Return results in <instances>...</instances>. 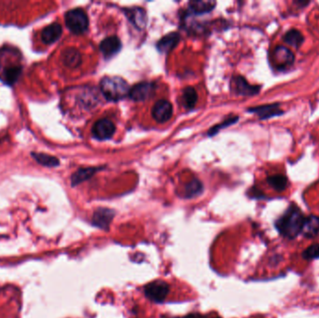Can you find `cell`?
<instances>
[{"mask_svg": "<svg viewBox=\"0 0 319 318\" xmlns=\"http://www.w3.org/2000/svg\"><path fill=\"white\" fill-rule=\"evenodd\" d=\"M304 219L302 210L292 204L275 221V228L281 235L287 239H295L302 232Z\"/></svg>", "mask_w": 319, "mask_h": 318, "instance_id": "obj_1", "label": "cell"}, {"mask_svg": "<svg viewBox=\"0 0 319 318\" xmlns=\"http://www.w3.org/2000/svg\"><path fill=\"white\" fill-rule=\"evenodd\" d=\"M101 92L110 101H119L129 95L130 87L122 77H105L100 83Z\"/></svg>", "mask_w": 319, "mask_h": 318, "instance_id": "obj_2", "label": "cell"}, {"mask_svg": "<svg viewBox=\"0 0 319 318\" xmlns=\"http://www.w3.org/2000/svg\"><path fill=\"white\" fill-rule=\"evenodd\" d=\"M65 21L66 26L72 33L83 34L88 29V16L82 9H74L67 11Z\"/></svg>", "mask_w": 319, "mask_h": 318, "instance_id": "obj_3", "label": "cell"}, {"mask_svg": "<svg viewBox=\"0 0 319 318\" xmlns=\"http://www.w3.org/2000/svg\"><path fill=\"white\" fill-rule=\"evenodd\" d=\"M168 293L169 285L163 280H156L145 286V294L152 302H164Z\"/></svg>", "mask_w": 319, "mask_h": 318, "instance_id": "obj_4", "label": "cell"}, {"mask_svg": "<svg viewBox=\"0 0 319 318\" xmlns=\"http://www.w3.org/2000/svg\"><path fill=\"white\" fill-rule=\"evenodd\" d=\"M274 61H275V66L278 69L282 70L293 65L295 61V55L286 46L279 45L275 47V50H274Z\"/></svg>", "mask_w": 319, "mask_h": 318, "instance_id": "obj_5", "label": "cell"}, {"mask_svg": "<svg viewBox=\"0 0 319 318\" xmlns=\"http://www.w3.org/2000/svg\"><path fill=\"white\" fill-rule=\"evenodd\" d=\"M116 131L115 124L108 119L96 121L93 126L92 132L97 140H107L113 137Z\"/></svg>", "mask_w": 319, "mask_h": 318, "instance_id": "obj_6", "label": "cell"}, {"mask_svg": "<svg viewBox=\"0 0 319 318\" xmlns=\"http://www.w3.org/2000/svg\"><path fill=\"white\" fill-rule=\"evenodd\" d=\"M154 83H140L130 89L129 96L135 101H145L151 97L155 93Z\"/></svg>", "mask_w": 319, "mask_h": 318, "instance_id": "obj_7", "label": "cell"}, {"mask_svg": "<svg viewBox=\"0 0 319 318\" xmlns=\"http://www.w3.org/2000/svg\"><path fill=\"white\" fill-rule=\"evenodd\" d=\"M173 116V107L167 100H159L152 108V117L155 121L164 123L169 121Z\"/></svg>", "mask_w": 319, "mask_h": 318, "instance_id": "obj_8", "label": "cell"}, {"mask_svg": "<svg viewBox=\"0 0 319 318\" xmlns=\"http://www.w3.org/2000/svg\"><path fill=\"white\" fill-rule=\"evenodd\" d=\"M232 86L234 92L243 96H253L259 93L260 86L251 85L245 77L237 76L232 78Z\"/></svg>", "mask_w": 319, "mask_h": 318, "instance_id": "obj_9", "label": "cell"}, {"mask_svg": "<svg viewBox=\"0 0 319 318\" xmlns=\"http://www.w3.org/2000/svg\"><path fill=\"white\" fill-rule=\"evenodd\" d=\"M249 112L255 113L259 116L260 120H268L274 117H278V116L283 115L285 112L283 110H280V104L278 103H274V104H263V105H259L256 108H251L248 110Z\"/></svg>", "mask_w": 319, "mask_h": 318, "instance_id": "obj_10", "label": "cell"}, {"mask_svg": "<svg viewBox=\"0 0 319 318\" xmlns=\"http://www.w3.org/2000/svg\"><path fill=\"white\" fill-rule=\"evenodd\" d=\"M114 216H115V212L111 209H97L94 212V217H93V223L94 226L98 227L100 229L108 230Z\"/></svg>", "mask_w": 319, "mask_h": 318, "instance_id": "obj_11", "label": "cell"}, {"mask_svg": "<svg viewBox=\"0 0 319 318\" xmlns=\"http://www.w3.org/2000/svg\"><path fill=\"white\" fill-rule=\"evenodd\" d=\"M124 12L126 14L127 18L130 20V22L132 24L138 28V29H144L147 25L148 22V18L146 11L143 9L139 8V7H135V8H130L124 10Z\"/></svg>", "mask_w": 319, "mask_h": 318, "instance_id": "obj_12", "label": "cell"}, {"mask_svg": "<svg viewBox=\"0 0 319 318\" xmlns=\"http://www.w3.org/2000/svg\"><path fill=\"white\" fill-rule=\"evenodd\" d=\"M121 48V40L117 37H109L105 38L101 43H100V50L104 55L105 58L112 57L113 55L118 54Z\"/></svg>", "mask_w": 319, "mask_h": 318, "instance_id": "obj_13", "label": "cell"}, {"mask_svg": "<svg viewBox=\"0 0 319 318\" xmlns=\"http://www.w3.org/2000/svg\"><path fill=\"white\" fill-rule=\"evenodd\" d=\"M62 32H63V30H62L60 23L54 22L43 29V31L41 33V39L45 44H52V43H55V41H57L58 39H60Z\"/></svg>", "mask_w": 319, "mask_h": 318, "instance_id": "obj_14", "label": "cell"}, {"mask_svg": "<svg viewBox=\"0 0 319 318\" xmlns=\"http://www.w3.org/2000/svg\"><path fill=\"white\" fill-rule=\"evenodd\" d=\"M302 233L306 238H313L319 233V218L314 215L306 217L303 221Z\"/></svg>", "mask_w": 319, "mask_h": 318, "instance_id": "obj_15", "label": "cell"}, {"mask_svg": "<svg viewBox=\"0 0 319 318\" xmlns=\"http://www.w3.org/2000/svg\"><path fill=\"white\" fill-rule=\"evenodd\" d=\"M180 40V36L177 33H170L165 36L157 43V48L161 52H168L174 49Z\"/></svg>", "mask_w": 319, "mask_h": 318, "instance_id": "obj_16", "label": "cell"}, {"mask_svg": "<svg viewBox=\"0 0 319 318\" xmlns=\"http://www.w3.org/2000/svg\"><path fill=\"white\" fill-rule=\"evenodd\" d=\"M283 40L286 44L294 47L296 49H299L304 42V37L300 30L292 28L284 35Z\"/></svg>", "mask_w": 319, "mask_h": 318, "instance_id": "obj_17", "label": "cell"}, {"mask_svg": "<svg viewBox=\"0 0 319 318\" xmlns=\"http://www.w3.org/2000/svg\"><path fill=\"white\" fill-rule=\"evenodd\" d=\"M62 59L64 64L68 67H77L82 63V56L77 49H67L63 52Z\"/></svg>", "mask_w": 319, "mask_h": 318, "instance_id": "obj_18", "label": "cell"}, {"mask_svg": "<svg viewBox=\"0 0 319 318\" xmlns=\"http://www.w3.org/2000/svg\"><path fill=\"white\" fill-rule=\"evenodd\" d=\"M98 170V168H94V167H87V168H81L73 174L71 176L72 186H76L77 184H81L82 182L88 180L89 178H91L94 176L95 172Z\"/></svg>", "mask_w": 319, "mask_h": 318, "instance_id": "obj_19", "label": "cell"}, {"mask_svg": "<svg viewBox=\"0 0 319 318\" xmlns=\"http://www.w3.org/2000/svg\"><path fill=\"white\" fill-rule=\"evenodd\" d=\"M216 2L214 1H192L190 2L191 11L196 14H202L209 12L214 9Z\"/></svg>", "mask_w": 319, "mask_h": 318, "instance_id": "obj_20", "label": "cell"}, {"mask_svg": "<svg viewBox=\"0 0 319 318\" xmlns=\"http://www.w3.org/2000/svg\"><path fill=\"white\" fill-rule=\"evenodd\" d=\"M182 104L186 109H193L197 103V93L193 87H186L182 93Z\"/></svg>", "mask_w": 319, "mask_h": 318, "instance_id": "obj_21", "label": "cell"}, {"mask_svg": "<svg viewBox=\"0 0 319 318\" xmlns=\"http://www.w3.org/2000/svg\"><path fill=\"white\" fill-rule=\"evenodd\" d=\"M267 182L270 186L275 189L276 192H283L285 191L288 184V180L286 176L283 175H275L271 176L267 178Z\"/></svg>", "mask_w": 319, "mask_h": 318, "instance_id": "obj_22", "label": "cell"}, {"mask_svg": "<svg viewBox=\"0 0 319 318\" xmlns=\"http://www.w3.org/2000/svg\"><path fill=\"white\" fill-rule=\"evenodd\" d=\"M32 157L39 163V165H44L47 167H55V166H58L60 164L59 160L55 158L54 156H50L48 154L33 152Z\"/></svg>", "mask_w": 319, "mask_h": 318, "instance_id": "obj_23", "label": "cell"}, {"mask_svg": "<svg viewBox=\"0 0 319 318\" xmlns=\"http://www.w3.org/2000/svg\"><path fill=\"white\" fill-rule=\"evenodd\" d=\"M22 73V68L20 66H11L6 68L4 71V77L6 82L10 84L15 83Z\"/></svg>", "mask_w": 319, "mask_h": 318, "instance_id": "obj_24", "label": "cell"}, {"mask_svg": "<svg viewBox=\"0 0 319 318\" xmlns=\"http://www.w3.org/2000/svg\"><path fill=\"white\" fill-rule=\"evenodd\" d=\"M202 190H203V186L201 182L197 179H194L193 181L190 182V184H188L187 187L185 188L186 197L192 198L193 196H196L202 192Z\"/></svg>", "mask_w": 319, "mask_h": 318, "instance_id": "obj_25", "label": "cell"}, {"mask_svg": "<svg viewBox=\"0 0 319 318\" xmlns=\"http://www.w3.org/2000/svg\"><path fill=\"white\" fill-rule=\"evenodd\" d=\"M303 258L306 260L319 258V244H314L307 247L303 252Z\"/></svg>", "mask_w": 319, "mask_h": 318, "instance_id": "obj_26", "label": "cell"}, {"mask_svg": "<svg viewBox=\"0 0 319 318\" xmlns=\"http://www.w3.org/2000/svg\"><path fill=\"white\" fill-rule=\"evenodd\" d=\"M293 3H294L295 5H297L298 8L303 9V8H305L306 6H308L311 2H310V1H302V0H298V1H294Z\"/></svg>", "mask_w": 319, "mask_h": 318, "instance_id": "obj_27", "label": "cell"}, {"mask_svg": "<svg viewBox=\"0 0 319 318\" xmlns=\"http://www.w3.org/2000/svg\"><path fill=\"white\" fill-rule=\"evenodd\" d=\"M186 318H211L207 317V316H204V315H202V314H196V313H194V314H191V315H188ZM213 318H220V317H213Z\"/></svg>", "mask_w": 319, "mask_h": 318, "instance_id": "obj_28", "label": "cell"}]
</instances>
